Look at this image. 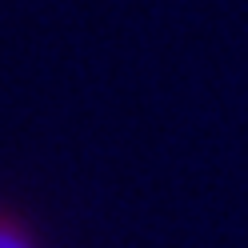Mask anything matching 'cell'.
<instances>
[{"mask_svg":"<svg viewBox=\"0 0 248 248\" xmlns=\"http://www.w3.org/2000/svg\"><path fill=\"white\" fill-rule=\"evenodd\" d=\"M0 248H52L44 220L12 192H0Z\"/></svg>","mask_w":248,"mask_h":248,"instance_id":"1","label":"cell"}]
</instances>
